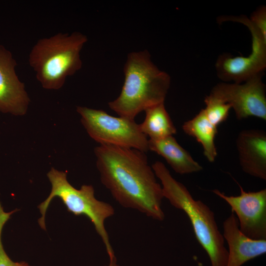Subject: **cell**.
I'll return each instance as SVG.
<instances>
[{"instance_id": "1", "label": "cell", "mask_w": 266, "mask_h": 266, "mask_svg": "<svg viewBox=\"0 0 266 266\" xmlns=\"http://www.w3.org/2000/svg\"><path fill=\"white\" fill-rule=\"evenodd\" d=\"M94 153L100 181L120 205L157 221L164 220L162 187L144 152L100 144Z\"/></svg>"}, {"instance_id": "2", "label": "cell", "mask_w": 266, "mask_h": 266, "mask_svg": "<svg viewBox=\"0 0 266 266\" xmlns=\"http://www.w3.org/2000/svg\"><path fill=\"white\" fill-rule=\"evenodd\" d=\"M124 73V81L119 96L108 103L119 116L134 119L141 111L165 102L170 77L154 64L148 51L130 53Z\"/></svg>"}, {"instance_id": "3", "label": "cell", "mask_w": 266, "mask_h": 266, "mask_svg": "<svg viewBox=\"0 0 266 266\" xmlns=\"http://www.w3.org/2000/svg\"><path fill=\"white\" fill-rule=\"evenodd\" d=\"M152 168L161 182L164 197L188 216L197 240L208 256L211 266H226L228 251L214 212L202 201L195 200L186 187L172 176L162 162H155Z\"/></svg>"}, {"instance_id": "4", "label": "cell", "mask_w": 266, "mask_h": 266, "mask_svg": "<svg viewBox=\"0 0 266 266\" xmlns=\"http://www.w3.org/2000/svg\"><path fill=\"white\" fill-rule=\"evenodd\" d=\"M87 36L79 32L58 33L38 39L28 57L35 77L45 89L58 90L82 66L81 52Z\"/></svg>"}, {"instance_id": "5", "label": "cell", "mask_w": 266, "mask_h": 266, "mask_svg": "<svg viewBox=\"0 0 266 266\" xmlns=\"http://www.w3.org/2000/svg\"><path fill=\"white\" fill-rule=\"evenodd\" d=\"M47 176L51 184V191L47 199L38 208L41 216L38 220L40 227L46 230L47 209L55 197L61 199L68 212L76 216L84 215L93 224L100 237L109 257L115 255L104 224L105 220L115 214L114 207L106 202L97 200L91 185H83L79 189L72 186L67 180L66 172L51 168Z\"/></svg>"}, {"instance_id": "6", "label": "cell", "mask_w": 266, "mask_h": 266, "mask_svg": "<svg viewBox=\"0 0 266 266\" xmlns=\"http://www.w3.org/2000/svg\"><path fill=\"white\" fill-rule=\"evenodd\" d=\"M81 122L89 136L100 144L149 150L147 136L134 119L114 117L103 110L77 106Z\"/></svg>"}, {"instance_id": "7", "label": "cell", "mask_w": 266, "mask_h": 266, "mask_svg": "<svg viewBox=\"0 0 266 266\" xmlns=\"http://www.w3.org/2000/svg\"><path fill=\"white\" fill-rule=\"evenodd\" d=\"M226 21L240 23L248 28L251 35L252 50L246 57H234L229 53L220 55L215 64L218 77L224 82L241 83L264 73L266 67V38L244 15L228 16Z\"/></svg>"}, {"instance_id": "8", "label": "cell", "mask_w": 266, "mask_h": 266, "mask_svg": "<svg viewBox=\"0 0 266 266\" xmlns=\"http://www.w3.org/2000/svg\"><path fill=\"white\" fill-rule=\"evenodd\" d=\"M263 73L241 83L221 82L212 89L210 96L230 104L238 120L255 117L266 120V86Z\"/></svg>"}, {"instance_id": "9", "label": "cell", "mask_w": 266, "mask_h": 266, "mask_svg": "<svg viewBox=\"0 0 266 266\" xmlns=\"http://www.w3.org/2000/svg\"><path fill=\"white\" fill-rule=\"evenodd\" d=\"M238 185L240 194L237 196H227L217 189L212 192L231 206L244 234L253 239H266V189L246 192Z\"/></svg>"}, {"instance_id": "10", "label": "cell", "mask_w": 266, "mask_h": 266, "mask_svg": "<svg viewBox=\"0 0 266 266\" xmlns=\"http://www.w3.org/2000/svg\"><path fill=\"white\" fill-rule=\"evenodd\" d=\"M16 66L12 53L0 44V112L23 116L28 111L30 99L17 74Z\"/></svg>"}, {"instance_id": "11", "label": "cell", "mask_w": 266, "mask_h": 266, "mask_svg": "<svg viewBox=\"0 0 266 266\" xmlns=\"http://www.w3.org/2000/svg\"><path fill=\"white\" fill-rule=\"evenodd\" d=\"M240 166L246 173L266 180V133L258 129L241 131L236 139Z\"/></svg>"}, {"instance_id": "12", "label": "cell", "mask_w": 266, "mask_h": 266, "mask_svg": "<svg viewBox=\"0 0 266 266\" xmlns=\"http://www.w3.org/2000/svg\"><path fill=\"white\" fill-rule=\"evenodd\" d=\"M222 234L229 247L226 266H241L266 253V239H253L244 234L233 212L223 222Z\"/></svg>"}, {"instance_id": "13", "label": "cell", "mask_w": 266, "mask_h": 266, "mask_svg": "<svg viewBox=\"0 0 266 266\" xmlns=\"http://www.w3.org/2000/svg\"><path fill=\"white\" fill-rule=\"evenodd\" d=\"M148 148L163 157L177 173L189 174L203 168L173 135L158 139H148Z\"/></svg>"}, {"instance_id": "14", "label": "cell", "mask_w": 266, "mask_h": 266, "mask_svg": "<svg viewBox=\"0 0 266 266\" xmlns=\"http://www.w3.org/2000/svg\"><path fill=\"white\" fill-rule=\"evenodd\" d=\"M182 129L185 133L195 138L202 145L204 155L209 162H213L217 156L214 142L218 133L217 127L209 121L204 109H201L192 119L185 122Z\"/></svg>"}, {"instance_id": "15", "label": "cell", "mask_w": 266, "mask_h": 266, "mask_svg": "<svg viewBox=\"0 0 266 266\" xmlns=\"http://www.w3.org/2000/svg\"><path fill=\"white\" fill-rule=\"evenodd\" d=\"M143 122L139 124L141 132L149 139H158L176 133L167 111L162 102L146 109Z\"/></svg>"}, {"instance_id": "16", "label": "cell", "mask_w": 266, "mask_h": 266, "mask_svg": "<svg viewBox=\"0 0 266 266\" xmlns=\"http://www.w3.org/2000/svg\"><path fill=\"white\" fill-rule=\"evenodd\" d=\"M206 107L204 109L209 121L215 127L225 121L229 115L231 105L209 95L204 98Z\"/></svg>"}, {"instance_id": "17", "label": "cell", "mask_w": 266, "mask_h": 266, "mask_svg": "<svg viewBox=\"0 0 266 266\" xmlns=\"http://www.w3.org/2000/svg\"><path fill=\"white\" fill-rule=\"evenodd\" d=\"M17 209L10 211H4L0 202V266H31L26 262H16L12 261L4 249L1 240V234L3 227L10 218L11 215Z\"/></svg>"}, {"instance_id": "18", "label": "cell", "mask_w": 266, "mask_h": 266, "mask_svg": "<svg viewBox=\"0 0 266 266\" xmlns=\"http://www.w3.org/2000/svg\"><path fill=\"white\" fill-rule=\"evenodd\" d=\"M252 24L266 38V7L261 6L255 10L249 18Z\"/></svg>"}, {"instance_id": "19", "label": "cell", "mask_w": 266, "mask_h": 266, "mask_svg": "<svg viewBox=\"0 0 266 266\" xmlns=\"http://www.w3.org/2000/svg\"><path fill=\"white\" fill-rule=\"evenodd\" d=\"M109 258V264L104 266H119V265L117 264V259L115 256Z\"/></svg>"}]
</instances>
